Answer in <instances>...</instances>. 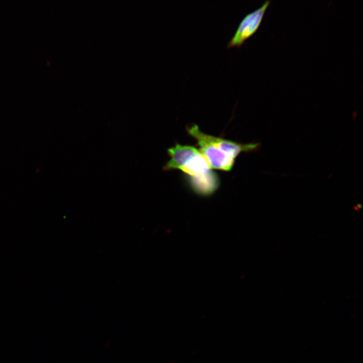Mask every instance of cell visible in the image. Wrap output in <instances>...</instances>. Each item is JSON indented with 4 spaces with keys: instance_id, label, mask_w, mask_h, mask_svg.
Listing matches in <instances>:
<instances>
[{
    "instance_id": "6da1fadb",
    "label": "cell",
    "mask_w": 363,
    "mask_h": 363,
    "mask_svg": "<svg viewBox=\"0 0 363 363\" xmlns=\"http://www.w3.org/2000/svg\"><path fill=\"white\" fill-rule=\"evenodd\" d=\"M187 130L189 134L194 138L197 141H200L207 143L216 148L231 155L234 158L242 152L254 151L258 150L260 146V143L240 144L206 134L202 132L196 124L187 128Z\"/></svg>"
},
{
    "instance_id": "7a4b0ae2",
    "label": "cell",
    "mask_w": 363,
    "mask_h": 363,
    "mask_svg": "<svg viewBox=\"0 0 363 363\" xmlns=\"http://www.w3.org/2000/svg\"><path fill=\"white\" fill-rule=\"evenodd\" d=\"M270 1H266L260 8L245 16L226 47H239L246 40L252 37L259 29Z\"/></svg>"
},
{
    "instance_id": "3957f363",
    "label": "cell",
    "mask_w": 363,
    "mask_h": 363,
    "mask_svg": "<svg viewBox=\"0 0 363 363\" xmlns=\"http://www.w3.org/2000/svg\"><path fill=\"white\" fill-rule=\"evenodd\" d=\"M197 142L200 146L199 152L205 158L211 169L231 170L234 162L235 158L233 156L204 142Z\"/></svg>"
},
{
    "instance_id": "277c9868",
    "label": "cell",
    "mask_w": 363,
    "mask_h": 363,
    "mask_svg": "<svg viewBox=\"0 0 363 363\" xmlns=\"http://www.w3.org/2000/svg\"><path fill=\"white\" fill-rule=\"evenodd\" d=\"M167 152L170 158L165 165L164 169L180 170L190 158L200 152L193 146L176 144L169 148Z\"/></svg>"
},
{
    "instance_id": "5b68a950",
    "label": "cell",
    "mask_w": 363,
    "mask_h": 363,
    "mask_svg": "<svg viewBox=\"0 0 363 363\" xmlns=\"http://www.w3.org/2000/svg\"><path fill=\"white\" fill-rule=\"evenodd\" d=\"M192 189L198 194L207 195L213 193L218 188V178L212 170L195 176H189Z\"/></svg>"
},
{
    "instance_id": "8992f818",
    "label": "cell",
    "mask_w": 363,
    "mask_h": 363,
    "mask_svg": "<svg viewBox=\"0 0 363 363\" xmlns=\"http://www.w3.org/2000/svg\"><path fill=\"white\" fill-rule=\"evenodd\" d=\"M188 176H195L211 170L207 161L199 152L190 158L180 169Z\"/></svg>"
}]
</instances>
